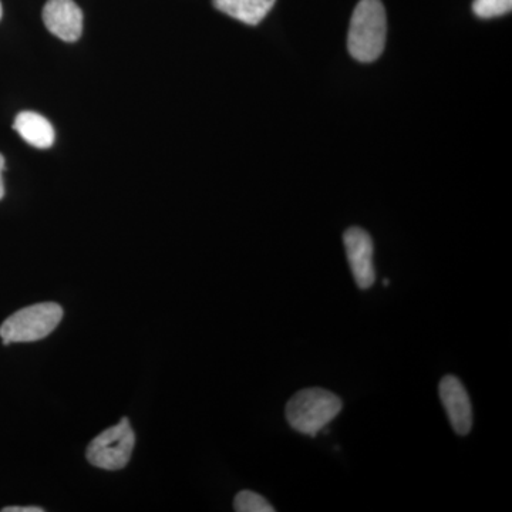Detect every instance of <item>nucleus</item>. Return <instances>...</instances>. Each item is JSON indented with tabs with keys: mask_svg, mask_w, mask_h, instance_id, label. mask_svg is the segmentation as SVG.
Returning <instances> with one entry per match:
<instances>
[{
	"mask_svg": "<svg viewBox=\"0 0 512 512\" xmlns=\"http://www.w3.org/2000/svg\"><path fill=\"white\" fill-rule=\"evenodd\" d=\"M386 10L380 0H360L357 3L348 35V49L359 62H375L386 46Z\"/></svg>",
	"mask_w": 512,
	"mask_h": 512,
	"instance_id": "nucleus-1",
	"label": "nucleus"
},
{
	"mask_svg": "<svg viewBox=\"0 0 512 512\" xmlns=\"http://www.w3.org/2000/svg\"><path fill=\"white\" fill-rule=\"evenodd\" d=\"M342 407V400L335 393L313 387L301 390L289 400L285 410L286 420L298 433L315 437L338 417Z\"/></svg>",
	"mask_w": 512,
	"mask_h": 512,
	"instance_id": "nucleus-2",
	"label": "nucleus"
},
{
	"mask_svg": "<svg viewBox=\"0 0 512 512\" xmlns=\"http://www.w3.org/2000/svg\"><path fill=\"white\" fill-rule=\"evenodd\" d=\"M63 319L59 303L43 302L10 315L0 326L3 345L36 342L47 338Z\"/></svg>",
	"mask_w": 512,
	"mask_h": 512,
	"instance_id": "nucleus-3",
	"label": "nucleus"
},
{
	"mask_svg": "<svg viewBox=\"0 0 512 512\" xmlns=\"http://www.w3.org/2000/svg\"><path fill=\"white\" fill-rule=\"evenodd\" d=\"M136 446V434L130 420L123 417L120 423L104 430L87 447L86 457L92 466L106 471L123 470L130 461Z\"/></svg>",
	"mask_w": 512,
	"mask_h": 512,
	"instance_id": "nucleus-4",
	"label": "nucleus"
},
{
	"mask_svg": "<svg viewBox=\"0 0 512 512\" xmlns=\"http://www.w3.org/2000/svg\"><path fill=\"white\" fill-rule=\"evenodd\" d=\"M343 244L356 285L366 291L376 281L372 237L365 229L352 227L343 235Z\"/></svg>",
	"mask_w": 512,
	"mask_h": 512,
	"instance_id": "nucleus-5",
	"label": "nucleus"
},
{
	"mask_svg": "<svg viewBox=\"0 0 512 512\" xmlns=\"http://www.w3.org/2000/svg\"><path fill=\"white\" fill-rule=\"evenodd\" d=\"M440 399L448 420L458 436H467L473 427V407L466 387L456 376H446L440 382Z\"/></svg>",
	"mask_w": 512,
	"mask_h": 512,
	"instance_id": "nucleus-6",
	"label": "nucleus"
},
{
	"mask_svg": "<svg viewBox=\"0 0 512 512\" xmlns=\"http://www.w3.org/2000/svg\"><path fill=\"white\" fill-rule=\"evenodd\" d=\"M43 22L50 33L64 42H76L83 33V12L74 0H47Z\"/></svg>",
	"mask_w": 512,
	"mask_h": 512,
	"instance_id": "nucleus-7",
	"label": "nucleus"
},
{
	"mask_svg": "<svg viewBox=\"0 0 512 512\" xmlns=\"http://www.w3.org/2000/svg\"><path fill=\"white\" fill-rule=\"evenodd\" d=\"M16 133L30 146L46 150L55 143V128L40 114L33 111H22L13 123Z\"/></svg>",
	"mask_w": 512,
	"mask_h": 512,
	"instance_id": "nucleus-8",
	"label": "nucleus"
},
{
	"mask_svg": "<svg viewBox=\"0 0 512 512\" xmlns=\"http://www.w3.org/2000/svg\"><path fill=\"white\" fill-rule=\"evenodd\" d=\"M276 0H212L215 8L231 18L256 26L274 8Z\"/></svg>",
	"mask_w": 512,
	"mask_h": 512,
	"instance_id": "nucleus-9",
	"label": "nucleus"
},
{
	"mask_svg": "<svg viewBox=\"0 0 512 512\" xmlns=\"http://www.w3.org/2000/svg\"><path fill=\"white\" fill-rule=\"evenodd\" d=\"M234 510L237 512H274L275 508L262 495L245 490L235 497Z\"/></svg>",
	"mask_w": 512,
	"mask_h": 512,
	"instance_id": "nucleus-10",
	"label": "nucleus"
},
{
	"mask_svg": "<svg viewBox=\"0 0 512 512\" xmlns=\"http://www.w3.org/2000/svg\"><path fill=\"white\" fill-rule=\"evenodd\" d=\"M512 0H474L473 10L478 18L491 19L511 12Z\"/></svg>",
	"mask_w": 512,
	"mask_h": 512,
	"instance_id": "nucleus-11",
	"label": "nucleus"
},
{
	"mask_svg": "<svg viewBox=\"0 0 512 512\" xmlns=\"http://www.w3.org/2000/svg\"><path fill=\"white\" fill-rule=\"evenodd\" d=\"M3 512H43V508L40 507H6L3 508Z\"/></svg>",
	"mask_w": 512,
	"mask_h": 512,
	"instance_id": "nucleus-12",
	"label": "nucleus"
},
{
	"mask_svg": "<svg viewBox=\"0 0 512 512\" xmlns=\"http://www.w3.org/2000/svg\"><path fill=\"white\" fill-rule=\"evenodd\" d=\"M6 170L5 157L0 154V200L5 197V184H3V171Z\"/></svg>",
	"mask_w": 512,
	"mask_h": 512,
	"instance_id": "nucleus-13",
	"label": "nucleus"
},
{
	"mask_svg": "<svg viewBox=\"0 0 512 512\" xmlns=\"http://www.w3.org/2000/svg\"><path fill=\"white\" fill-rule=\"evenodd\" d=\"M0 19H2V3H0Z\"/></svg>",
	"mask_w": 512,
	"mask_h": 512,
	"instance_id": "nucleus-14",
	"label": "nucleus"
}]
</instances>
